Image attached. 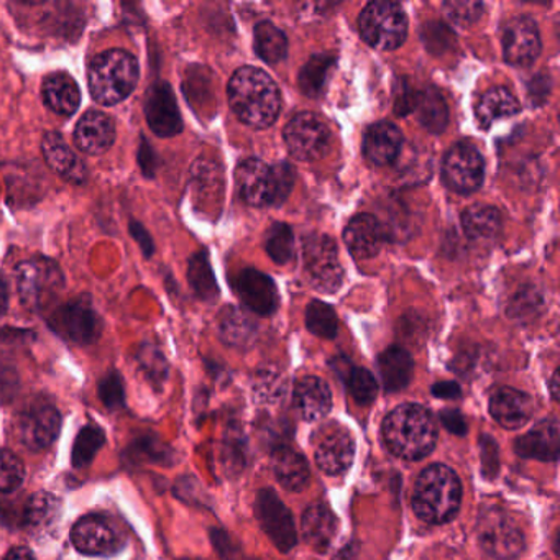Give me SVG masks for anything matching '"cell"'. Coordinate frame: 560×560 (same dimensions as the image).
Returning a JSON list of instances; mask_svg holds the SVG:
<instances>
[{"label": "cell", "instance_id": "cell-1", "mask_svg": "<svg viewBox=\"0 0 560 560\" xmlns=\"http://www.w3.org/2000/svg\"><path fill=\"white\" fill-rule=\"evenodd\" d=\"M229 103L242 122L254 129H267L280 116L281 94L265 71L244 67L229 81Z\"/></svg>", "mask_w": 560, "mask_h": 560}, {"label": "cell", "instance_id": "cell-2", "mask_svg": "<svg viewBox=\"0 0 560 560\" xmlns=\"http://www.w3.org/2000/svg\"><path fill=\"white\" fill-rule=\"evenodd\" d=\"M383 439L392 454L405 460H419L434 448L438 425L422 406L401 405L383 421Z\"/></svg>", "mask_w": 560, "mask_h": 560}, {"label": "cell", "instance_id": "cell-3", "mask_svg": "<svg viewBox=\"0 0 560 560\" xmlns=\"http://www.w3.org/2000/svg\"><path fill=\"white\" fill-rule=\"evenodd\" d=\"M139 77V61L132 54L119 48L104 51L88 70L91 96L101 106H116L133 93Z\"/></svg>", "mask_w": 560, "mask_h": 560}, {"label": "cell", "instance_id": "cell-4", "mask_svg": "<svg viewBox=\"0 0 560 560\" xmlns=\"http://www.w3.org/2000/svg\"><path fill=\"white\" fill-rule=\"evenodd\" d=\"M460 500V480L451 468L435 464L419 475L412 506L425 523L442 524L451 520L457 513Z\"/></svg>", "mask_w": 560, "mask_h": 560}, {"label": "cell", "instance_id": "cell-5", "mask_svg": "<svg viewBox=\"0 0 560 560\" xmlns=\"http://www.w3.org/2000/svg\"><path fill=\"white\" fill-rule=\"evenodd\" d=\"M294 170L288 163L268 166L258 159H248L235 172L238 195L254 208L278 206L290 196L294 186Z\"/></svg>", "mask_w": 560, "mask_h": 560}, {"label": "cell", "instance_id": "cell-6", "mask_svg": "<svg viewBox=\"0 0 560 560\" xmlns=\"http://www.w3.org/2000/svg\"><path fill=\"white\" fill-rule=\"evenodd\" d=\"M19 298L31 311H44L65 290L63 271L51 258L35 257L15 268Z\"/></svg>", "mask_w": 560, "mask_h": 560}, {"label": "cell", "instance_id": "cell-7", "mask_svg": "<svg viewBox=\"0 0 560 560\" xmlns=\"http://www.w3.org/2000/svg\"><path fill=\"white\" fill-rule=\"evenodd\" d=\"M360 34L370 47L393 51L405 44L408 18L401 5L376 0L363 9L359 19Z\"/></svg>", "mask_w": 560, "mask_h": 560}, {"label": "cell", "instance_id": "cell-8", "mask_svg": "<svg viewBox=\"0 0 560 560\" xmlns=\"http://www.w3.org/2000/svg\"><path fill=\"white\" fill-rule=\"evenodd\" d=\"M478 544L497 560H514L524 552L526 539L520 524L498 506L481 511L477 523Z\"/></svg>", "mask_w": 560, "mask_h": 560}, {"label": "cell", "instance_id": "cell-9", "mask_svg": "<svg viewBox=\"0 0 560 560\" xmlns=\"http://www.w3.org/2000/svg\"><path fill=\"white\" fill-rule=\"evenodd\" d=\"M48 326L58 336L80 346L96 342L103 332V320L88 296L73 298L55 307L48 317Z\"/></svg>", "mask_w": 560, "mask_h": 560}, {"label": "cell", "instance_id": "cell-10", "mask_svg": "<svg viewBox=\"0 0 560 560\" xmlns=\"http://www.w3.org/2000/svg\"><path fill=\"white\" fill-rule=\"evenodd\" d=\"M304 268L311 284L323 293L339 290L343 280V268L339 264L336 244L327 235H310L303 247Z\"/></svg>", "mask_w": 560, "mask_h": 560}, {"label": "cell", "instance_id": "cell-11", "mask_svg": "<svg viewBox=\"0 0 560 560\" xmlns=\"http://www.w3.org/2000/svg\"><path fill=\"white\" fill-rule=\"evenodd\" d=\"M283 137L291 155L301 162L319 160L329 149V129L316 114H298L288 124Z\"/></svg>", "mask_w": 560, "mask_h": 560}, {"label": "cell", "instance_id": "cell-12", "mask_svg": "<svg viewBox=\"0 0 560 560\" xmlns=\"http://www.w3.org/2000/svg\"><path fill=\"white\" fill-rule=\"evenodd\" d=\"M255 514L261 529L281 552H290L296 546L298 533L293 516L273 490L265 488L258 491Z\"/></svg>", "mask_w": 560, "mask_h": 560}, {"label": "cell", "instance_id": "cell-13", "mask_svg": "<svg viewBox=\"0 0 560 560\" xmlns=\"http://www.w3.org/2000/svg\"><path fill=\"white\" fill-rule=\"evenodd\" d=\"M485 178V162L475 147L458 143L448 150L442 165V179L458 195H470L480 189Z\"/></svg>", "mask_w": 560, "mask_h": 560}, {"label": "cell", "instance_id": "cell-14", "mask_svg": "<svg viewBox=\"0 0 560 560\" xmlns=\"http://www.w3.org/2000/svg\"><path fill=\"white\" fill-rule=\"evenodd\" d=\"M355 441L342 425L330 424L314 438V460L327 475H342L352 467Z\"/></svg>", "mask_w": 560, "mask_h": 560}, {"label": "cell", "instance_id": "cell-15", "mask_svg": "<svg viewBox=\"0 0 560 560\" xmlns=\"http://www.w3.org/2000/svg\"><path fill=\"white\" fill-rule=\"evenodd\" d=\"M145 117L152 132L162 139L183 132L182 113L168 83L159 81L150 88L145 97Z\"/></svg>", "mask_w": 560, "mask_h": 560}, {"label": "cell", "instance_id": "cell-16", "mask_svg": "<svg viewBox=\"0 0 560 560\" xmlns=\"http://www.w3.org/2000/svg\"><path fill=\"white\" fill-rule=\"evenodd\" d=\"M18 428L19 438L25 447L34 452L44 451L60 434L61 416L55 406L40 402L21 416Z\"/></svg>", "mask_w": 560, "mask_h": 560}, {"label": "cell", "instance_id": "cell-17", "mask_svg": "<svg viewBox=\"0 0 560 560\" xmlns=\"http://www.w3.org/2000/svg\"><path fill=\"white\" fill-rule=\"evenodd\" d=\"M71 542L86 556H113L120 549L119 534L100 516L81 517L71 529Z\"/></svg>", "mask_w": 560, "mask_h": 560}, {"label": "cell", "instance_id": "cell-18", "mask_svg": "<svg viewBox=\"0 0 560 560\" xmlns=\"http://www.w3.org/2000/svg\"><path fill=\"white\" fill-rule=\"evenodd\" d=\"M503 54L513 67H529L540 54L537 25L529 18H516L508 22L503 31Z\"/></svg>", "mask_w": 560, "mask_h": 560}, {"label": "cell", "instance_id": "cell-19", "mask_svg": "<svg viewBox=\"0 0 560 560\" xmlns=\"http://www.w3.org/2000/svg\"><path fill=\"white\" fill-rule=\"evenodd\" d=\"M235 293L242 303L258 316H271L277 311L280 296L277 284L267 275L257 270H244L234 280Z\"/></svg>", "mask_w": 560, "mask_h": 560}, {"label": "cell", "instance_id": "cell-20", "mask_svg": "<svg viewBox=\"0 0 560 560\" xmlns=\"http://www.w3.org/2000/svg\"><path fill=\"white\" fill-rule=\"evenodd\" d=\"M116 122L103 110H88L74 129V145L86 155H103L116 142Z\"/></svg>", "mask_w": 560, "mask_h": 560}, {"label": "cell", "instance_id": "cell-21", "mask_svg": "<svg viewBox=\"0 0 560 560\" xmlns=\"http://www.w3.org/2000/svg\"><path fill=\"white\" fill-rule=\"evenodd\" d=\"M42 152L45 162L57 175L74 185H84L90 178L88 166L73 152L63 136L58 132H47L42 139Z\"/></svg>", "mask_w": 560, "mask_h": 560}, {"label": "cell", "instance_id": "cell-22", "mask_svg": "<svg viewBox=\"0 0 560 560\" xmlns=\"http://www.w3.org/2000/svg\"><path fill=\"white\" fill-rule=\"evenodd\" d=\"M343 241L353 257L359 260L376 257L385 242V231L372 214L355 215L343 232Z\"/></svg>", "mask_w": 560, "mask_h": 560}, {"label": "cell", "instance_id": "cell-23", "mask_svg": "<svg viewBox=\"0 0 560 560\" xmlns=\"http://www.w3.org/2000/svg\"><path fill=\"white\" fill-rule=\"evenodd\" d=\"M490 412L501 428L520 429L533 418L534 401L526 393L500 388L491 396Z\"/></svg>", "mask_w": 560, "mask_h": 560}, {"label": "cell", "instance_id": "cell-24", "mask_svg": "<svg viewBox=\"0 0 560 560\" xmlns=\"http://www.w3.org/2000/svg\"><path fill=\"white\" fill-rule=\"evenodd\" d=\"M516 454L524 458L553 462L559 457L560 434L556 419H544L537 422L529 432L517 439Z\"/></svg>", "mask_w": 560, "mask_h": 560}, {"label": "cell", "instance_id": "cell-25", "mask_svg": "<svg viewBox=\"0 0 560 560\" xmlns=\"http://www.w3.org/2000/svg\"><path fill=\"white\" fill-rule=\"evenodd\" d=\"M402 137L392 122H378L366 130L363 153L373 165L385 166L395 162L401 152Z\"/></svg>", "mask_w": 560, "mask_h": 560}, {"label": "cell", "instance_id": "cell-26", "mask_svg": "<svg viewBox=\"0 0 560 560\" xmlns=\"http://www.w3.org/2000/svg\"><path fill=\"white\" fill-rule=\"evenodd\" d=\"M42 96L48 109L58 116L70 117L80 109L81 91L77 81L68 73H51L45 78Z\"/></svg>", "mask_w": 560, "mask_h": 560}, {"label": "cell", "instance_id": "cell-27", "mask_svg": "<svg viewBox=\"0 0 560 560\" xmlns=\"http://www.w3.org/2000/svg\"><path fill=\"white\" fill-rule=\"evenodd\" d=\"M294 406L306 421H319L332 408L329 386L317 376H304L294 388Z\"/></svg>", "mask_w": 560, "mask_h": 560}, {"label": "cell", "instance_id": "cell-28", "mask_svg": "<svg viewBox=\"0 0 560 560\" xmlns=\"http://www.w3.org/2000/svg\"><path fill=\"white\" fill-rule=\"evenodd\" d=\"M301 533L311 549L326 552L337 533V517L327 504H313L304 511Z\"/></svg>", "mask_w": 560, "mask_h": 560}, {"label": "cell", "instance_id": "cell-29", "mask_svg": "<svg viewBox=\"0 0 560 560\" xmlns=\"http://www.w3.org/2000/svg\"><path fill=\"white\" fill-rule=\"evenodd\" d=\"M258 326L254 317L241 307L228 306L219 316V336L228 346L247 349L257 339Z\"/></svg>", "mask_w": 560, "mask_h": 560}, {"label": "cell", "instance_id": "cell-30", "mask_svg": "<svg viewBox=\"0 0 560 560\" xmlns=\"http://www.w3.org/2000/svg\"><path fill=\"white\" fill-rule=\"evenodd\" d=\"M275 475L288 491H301L310 483V465L300 452L290 447H278L271 457Z\"/></svg>", "mask_w": 560, "mask_h": 560}, {"label": "cell", "instance_id": "cell-31", "mask_svg": "<svg viewBox=\"0 0 560 560\" xmlns=\"http://www.w3.org/2000/svg\"><path fill=\"white\" fill-rule=\"evenodd\" d=\"M378 372L386 392H399L411 382L415 362L401 347H389L378 357Z\"/></svg>", "mask_w": 560, "mask_h": 560}, {"label": "cell", "instance_id": "cell-32", "mask_svg": "<svg viewBox=\"0 0 560 560\" xmlns=\"http://www.w3.org/2000/svg\"><path fill=\"white\" fill-rule=\"evenodd\" d=\"M520 113L521 106L516 97L504 88H494L485 93L477 106V119L481 129H490L498 120L508 119Z\"/></svg>", "mask_w": 560, "mask_h": 560}, {"label": "cell", "instance_id": "cell-33", "mask_svg": "<svg viewBox=\"0 0 560 560\" xmlns=\"http://www.w3.org/2000/svg\"><path fill=\"white\" fill-rule=\"evenodd\" d=\"M415 113L418 116L419 124L428 132L441 133L447 127L448 107L444 97L435 88H425L424 91L418 93Z\"/></svg>", "mask_w": 560, "mask_h": 560}, {"label": "cell", "instance_id": "cell-34", "mask_svg": "<svg viewBox=\"0 0 560 560\" xmlns=\"http://www.w3.org/2000/svg\"><path fill=\"white\" fill-rule=\"evenodd\" d=\"M501 224L500 211L493 206H470L462 214V229L474 241L494 237L501 231Z\"/></svg>", "mask_w": 560, "mask_h": 560}, {"label": "cell", "instance_id": "cell-35", "mask_svg": "<svg viewBox=\"0 0 560 560\" xmlns=\"http://www.w3.org/2000/svg\"><path fill=\"white\" fill-rule=\"evenodd\" d=\"M188 280L199 300L206 303H214L218 300V281H215L208 252L202 250L192 255L188 265Z\"/></svg>", "mask_w": 560, "mask_h": 560}, {"label": "cell", "instance_id": "cell-36", "mask_svg": "<svg viewBox=\"0 0 560 560\" xmlns=\"http://www.w3.org/2000/svg\"><path fill=\"white\" fill-rule=\"evenodd\" d=\"M255 51L265 63L277 65L287 58L288 40L287 35L271 24V22H260L255 27Z\"/></svg>", "mask_w": 560, "mask_h": 560}, {"label": "cell", "instance_id": "cell-37", "mask_svg": "<svg viewBox=\"0 0 560 560\" xmlns=\"http://www.w3.org/2000/svg\"><path fill=\"white\" fill-rule=\"evenodd\" d=\"M336 65V58L330 55H314L301 70L298 83L306 96L317 97L326 88L330 71Z\"/></svg>", "mask_w": 560, "mask_h": 560}, {"label": "cell", "instance_id": "cell-38", "mask_svg": "<svg viewBox=\"0 0 560 560\" xmlns=\"http://www.w3.org/2000/svg\"><path fill=\"white\" fill-rule=\"evenodd\" d=\"M306 326L314 336L334 339L339 330L336 311L323 301H311L306 310Z\"/></svg>", "mask_w": 560, "mask_h": 560}, {"label": "cell", "instance_id": "cell-39", "mask_svg": "<svg viewBox=\"0 0 560 560\" xmlns=\"http://www.w3.org/2000/svg\"><path fill=\"white\" fill-rule=\"evenodd\" d=\"M265 248L275 264H288L294 254V234L290 225L283 222L271 225L265 238Z\"/></svg>", "mask_w": 560, "mask_h": 560}, {"label": "cell", "instance_id": "cell-40", "mask_svg": "<svg viewBox=\"0 0 560 560\" xmlns=\"http://www.w3.org/2000/svg\"><path fill=\"white\" fill-rule=\"evenodd\" d=\"M58 503L51 494L38 493L31 498L25 508V526L34 530H42L57 516Z\"/></svg>", "mask_w": 560, "mask_h": 560}, {"label": "cell", "instance_id": "cell-41", "mask_svg": "<svg viewBox=\"0 0 560 560\" xmlns=\"http://www.w3.org/2000/svg\"><path fill=\"white\" fill-rule=\"evenodd\" d=\"M104 442H106V435H104L100 428L88 425V428L81 429L73 447L74 467H86V465H90L94 455L103 447Z\"/></svg>", "mask_w": 560, "mask_h": 560}, {"label": "cell", "instance_id": "cell-42", "mask_svg": "<svg viewBox=\"0 0 560 560\" xmlns=\"http://www.w3.org/2000/svg\"><path fill=\"white\" fill-rule=\"evenodd\" d=\"M422 44H424L425 50L429 54L439 55L447 54V51L454 50L457 45V37H455L454 31L442 22H429L422 27L421 32Z\"/></svg>", "mask_w": 560, "mask_h": 560}, {"label": "cell", "instance_id": "cell-43", "mask_svg": "<svg viewBox=\"0 0 560 560\" xmlns=\"http://www.w3.org/2000/svg\"><path fill=\"white\" fill-rule=\"evenodd\" d=\"M25 467L11 451H0V493H12L24 483Z\"/></svg>", "mask_w": 560, "mask_h": 560}, {"label": "cell", "instance_id": "cell-44", "mask_svg": "<svg viewBox=\"0 0 560 560\" xmlns=\"http://www.w3.org/2000/svg\"><path fill=\"white\" fill-rule=\"evenodd\" d=\"M347 383H349L353 399L360 405H370L375 401L376 395H378V383L369 370L352 369L350 375L347 376Z\"/></svg>", "mask_w": 560, "mask_h": 560}, {"label": "cell", "instance_id": "cell-45", "mask_svg": "<svg viewBox=\"0 0 560 560\" xmlns=\"http://www.w3.org/2000/svg\"><path fill=\"white\" fill-rule=\"evenodd\" d=\"M442 8L454 24L464 28L477 24L483 15V4L475 0H451V2H444Z\"/></svg>", "mask_w": 560, "mask_h": 560}, {"label": "cell", "instance_id": "cell-46", "mask_svg": "<svg viewBox=\"0 0 560 560\" xmlns=\"http://www.w3.org/2000/svg\"><path fill=\"white\" fill-rule=\"evenodd\" d=\"M284 389H287V383L283 382L280 373L275 372L273 369L257 373V378H255V395H257L260 401H278V399L283 396Z\"/></svg>", "mask_w": 560, "mask_h": 560}, {"label": "cell", "instance_id": "cell-47", "mask_svg": "<svg viewBox=\"0 0 560 560\" xmlns=\"http://www.w3.org/2000/svg\"><path fill=\"white\" fill-rule=\"evenodd\" d=\"M480 460L481 474L488 480L497 478L500 471V451H498L497 441L491 435L483 434L480 438Z\"/></svg>", "mask_w": 560, "mask_h": 560}, {"label": "cell", "instance_id": "cell-48", "mask_svg": "<svg viewBox=\"0 0 560 560\" xmlns=\"http://www.w3.org/2000/svg\"><path fill=\"white\" fill-rule=\"evenodd\" d=\"M139 363L145 370L147 375L153 376L155 380L165 378L166 372H168V365H166V360L163 359L162 352H159L152 346L142 347V350L139 352Z\"/></svg>", "mask_w": 560, "mask_h": 560}, {"label": "cell", "instance_id": "cell-49", "mask_svg": "<svg viewBox=\"0 0 560 560\" xmlns=\"http://www.w3.org/2000/svg\"><path fill=\"white\" fill-rule=\"evenodd\" d=\"M101 396H103L104 402L107 406H119L124 399L122 380L119 375L113 373L107 375L106 378L101 383Z\"/></svg>", "mask_w": 560, "mask_h": 560}, {"label": "cell", "instance_id": "cell-50", "mask_svg": "<svg viewBox=\"0 0 560 560\" xmlns=\"http://www.w3.org/2000/svg\"><path fill=\"white\" fill-rule=\"evenodd\" d=\"M137 156H139V165L142 168L143 175L147 178H153L156 168H159V156H156L155 150L150 145L149 140H145V137H142Z\"/></svg>", "mask_w": 560, "mask_h": 560}, {"label": "cell", "instance_id": "cell-51", "mask_svg": "<svg viewBox=\"0 0 560 560\" xmlns=\"http://www.w3.org/2000/svg\"><path fill=\"white\" fill-rule=\"evenodd\" d=\"M129 231L133 241L142 248L143 255H145L147 258L152 257V255L155 254V242H153L150 232L143 228L142 222L130 221Z\"/></svg>", "mask_w": 560, "mask_h": 560}, {"label": "cell", "instance_id": "cell-52", "mask_svg": "<svg viewBox=\"0 0 560 560\" xmlns=\"http://www.w3.org/2000/svg\"><path fill=\"white\" fill-rule=\"evenodd\" d=\"M441 421L442 424H444V428L447 429L448 432H452V434H467V421H465L460 411H455V409H445V411L441 412Z\"/></svg>", "mask_w": 560, "mask_h": 560}, {"label": "cell", "instance_id": "cell-53", "mask_svg": "<svg viewBox=\"0 0 560 560\" xmlns=\"http://www.w3.org/2000/svg\"><path fill=\"white\" fill-rule=\"evenodd\" d=\"M416 100H418V93H415V91L409 90L406 84H402V90L399 91L398 97H396L395 113L402 117L415 113Z\"/></svg>", "mask_w": 560, "mask_h": 560}, {"label": "cell", "instance_id": "cell-54", "mask_svg": "<svg viewBox=\"0 0 560 560\" xmlns=\"http://www.w3.org/2000/svg\"><path fill=\"white\" fill-rule=\"evenodd\" d=\"M550 91V80L549 77H544V74H537L530 80L529 83V97L534 104H542L544 101L549 96Z\"/></svg>", "mask_w": 560, "mask_h": 560}, {"label": "cell", "instance_id": "cell-55", "mask_svg": "<svg viewBox=\"0 0 560 560\" xmlns=\"http://www.w3.org/2000/svg\"><path fill=\"white\" fill-rule=\"evenodd\" d=\"M432 395L441 399H455L460 396V386L455 382H439L432 385Z\"/></svg>", "mask_w": 560, "mask_h": 560}, {"label": "cell", "instance_id": "cell-56", "mask_svg": "<svg viewBox=\"0 0 560 560\" xmlns=\"http://www.w3.org/2000/svg\"><path fill=\"white\" fill-rule=\"evenodd\" d=\"M9 307V283L4 275L0 273V317L4 316Z\"/></svg>", "mask_w": 560, "mask_h": 560}, {"label": "cell", "instance_id": "cell-57", "mask_svg": "<svg viewBox=\"0 0 560 560\" xmlns=\"http://www.w3.org/2000/svg\"><path fill=\"white\" fill-rule=\"evenodd\" d=\"M4 560H35V557L27 547H15L5 556Z\"/></svg>", "mask_w": 560, "mask_h": 560}, {"label": "cell", "instance_id": "cell-58", "mask_svg": "<svg viewBox=\"0 0 560 560\" xmlns=\"http://www.w3.org/2000/svg\"><path fill=\"white\" fill-rule=\"evenodd\" d=\"M559 389H560V376H559V370H556L553 372L552 378H550V395H552V398L559 399Z\"/></svg>", "mask_w": 560, "mask_h": 560}]
</instances>
